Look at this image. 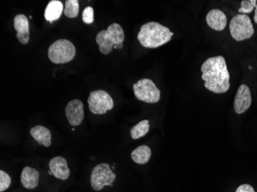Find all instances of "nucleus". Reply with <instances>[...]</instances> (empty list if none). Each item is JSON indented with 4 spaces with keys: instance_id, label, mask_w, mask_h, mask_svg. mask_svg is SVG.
Masks as SVG:
<instances>
[{
    "instance_id": "f257e3e1",
    "label": "nucleus",
    "mask_w": 257,
    "mask_h": 192,
    "mask_svg": "<svg viewBox=\"0 0 257 192\" xmlns=\"http://www.w3.org/2000/svg\"><path fill=\"white\" fill-rule=\"evenodd\" d=\"M202 79L207 90L223 94L230 88V76L223 56L209 58L201 66Z\"/></svg>"
},
{
    "instance_id": "f03ea898",
    "label": "nucleus",
    "mask_w": 257,
    "mask_h": 192,
    "mask_svg": "<svg viewBox=\"0 0 257 192\" xmlns=\"http://www.w3.org/2000/svg\"><path fill=\"white\" fill-rule=\"evenodd\" d=\"M173 36L170 29L157 22H150L141 27L137 39L144 47L156 49L169 43Z\"/></svg>"
},
{
    "instance_id": "7ed1b4c3",
    "label": "nucleus",
    "mask_w": 257,
    "mask_h": 192,
    "mask_svg": "<svg viewBox=\"0 0 257 192\" xmlns=\"http://www.w3.org/2000/svg\"><path fill=\"white\" fill-rule=\"evenodd\" d=\"M125 40L123 30L118 23H112L107 30L97 33L96 42L99 45V50L102 54L108 55L113 49L120 50Z\"/></svg>"
},
{
    "instance_id": "20e7f679",
    "label": "nucleus",
    "mask_w": 257,
    "mask_h": 192,
    "mask_svg": "<svg viewBox=\"0 0 257 192\" xmlns=\"http://www.w3.org/2000/svg\"><path fill=\"white\" fill-rule=\"evenodd\" d=\"M76 56V47L68 40H59L49 48L48 57L54 64L69 63Z\"/></svg>"
},
{
    "instance_id": "39448f33",
    "label": "nucleus",
    "mask_w": 257,
    "mask_h": 192,
    "mask_svg": "<svg viewBox=\"0 0 257 192\" xmlns=\"http://www.w3.org/2000/svg\"><path fill=\"white\" fill-rule=\"evenodd\" d=\"M231 37L237 42L249 40L254 34V28L249 16L239 14L235 16L229 23Z\"/></svg>"
},
{
    "instance_id": "423d86ee",
    "label": "nucleus",
    "mask_w": 257,
    "mask_h": 192,
    "mask_svg": "<svg viewBox=\"0 0 257 192\" xmlns=\"http://www.w3.org/2000/svg\"><path fill=\"white\" fill-rule=\"evenodd\" d=\"M115 178L116 174L112 171L109 164L107 163H101L97 164L91 173V187L96 191H99L105 186L112 187Z\"/></svg>"
},
{
    "instance_id": "0eeeda50",
    "label": "nucleus",
    "mask_w": 257,
    "mask_h": 192,
    "mask_svg": "<svg viewBox=\"0 0 257 192\" xmlns=\"http://www.w3.org/2000/svg\"><path fill=\"white\" fill-rule=\"evenodd\" d=\"M134 95L138 100L147 103H157L160 100V91L151 79H143L134 85Z\"/></svg>"
},
{
    "instance_id": "6e6552de",
    "label": "nucleus",
    "mask_w": 257,
    "mask_h": 192,
    "mask_svg": "<svg viewBox=\"0 0 257 192\" xmlns=\"http://www.w3.org/2000/svg\"><path fill=\"white\" fill-rule=\"evenodd\" d=\"M87 102L89 110L95 115H103L107 111L112 110L114 107V102L110 95L103 90L91 92Z\"/></svg>"
},
{
    "instance_id": "1a4fd4ad",
    "label": "nucleus",
    "mask_w": 257,
    "mask_h": 192,
    "mask_svg": "<svg viewBox=\"0 0 257 192\" xmlns=\"http://www.w3.org/2000/svg\"><path fill=\"white\" fill-rule=\"evenodd\" d=\"M65 112L70 125L73 127L80 125L84 118V106L83 102L79 99L70 101L66 105Z\"/></svg>"
},
{
    "instance_id": "9d476101",
    "label": "nucleus",
    "mask_w": 257,
    "mask_h": 192,
    "mask_svg": "<svg viewBox=\"0 0 257 192\" xmlns=\"http://www.w3.org/2000/svg\"><path fill=\"white\" fill-rule=\"evenodd\" d=\"M252 104V95L249 86L242 84L238 89L234 99V110L236 113L242 114L249 109Z\"/></svg>"
},
{
    "instance_id": "9b49d317",
    "label": "nucleus",
    "mask_w": 257,
    "mask_h": 192,
    "mask_svg": "<svg viewBox=\"0 0 257 192\" xmlns=\"http://www.w3.org/2000/svg\"><path fill=\"white\" fill-rule=\"evenodd\" d=\"M49 167L55 177L61 180H67L70 175V170L68 167L67 161L61 156H56L50 160Z\"/></svg>"
},
{
    "instance_id": "f8f14e48",
    "label": "nucleus",
    "mask_w": 257,
    "mask_h": 192,
    "mask_svg": "<svg viewBox=\"0 0 257 192\" xmlns=\"http://www.w3.org/2000/svg\"><path fill=\"white\" fill-rule=\"evenodd\" d=\"M14 29L17 31V38L23 45L27 44L30 40V23L23 14H19L14 18Z\"/></svg>"
},
{
    "instance_id": "ddd939ff",
    "label": "nucleus",
    "mask_w": 257,
    "mask_h": 192,
    "mask_svg": "<svg viewBox=\"0 0 257 192\" xmlns=\"http://www.w3.org/2000/svg\"><path fill=\"white\" fill-rule=\"evenodd\" d=\"M206 23L210 28L216 31H223L227 24V17L222 10L213 9L208 13L206 17Z\"/></svg>"
},
{
    "instance_id": "4468645a",
    "label": "nucleus",
    "mask_w": 257,
    "mask_h": 192,
    "mask_svg": "<svg viewBox=\"0 0 257 192\" xmlns=\"http://www.w3.org/2000/svg\"><path fill=\"white\" fill-rule=\"evenodd\" d=\"M40 173L33 167L27 166L23 168L21 174V183L27 189H34L38 186Z\"/></svg>"
},
{
    "instance_id": "2eb2a0df",
    "label": "nucleus",
    "mask_w": 257,
    "mask_h": 192,
    "mask_svg": "<svg viewBox=\"0 0 257 192\" xmlns=\"http://www.w3.org/2000/svg\"><path fill=\"white\" fill-rule=\"evenodd\" d=\"M30 135L40 145H44L46 148L51 145V131L46 127L43 125L33 127L30 129Z\"/></svg>"
},
{
    "instance_id": "dca6fc26",
    "label": "nucleus",
    "mask_w": 257,
    "mask_h": 192,
    "mask_svg": "<svg viewBox=\"0 0 257 192\" xmlns=\"http://www.w3.org/2000/svg\"><path fill=\"white\" fill-rule=\"evenodd\" d=\"M63 11L64 9L61 1L51 0L45 10V19L50 23H53V21H56L60 18Z\"/></svg>"
},
{
    "instance_id": "f3484780",
    "label": "nucleus",
    "mask_w": 257,
    "mask_h": 192,
    "mask_svg": "<svg viewBox=\"0 0 257 192\" xmlns=\"http://www.w3.org/2000/svg\"><path fill=\"white\" fill-rule=\"evenodd\" d=\"M151 149L147 145H141L131 153V158L139 164H147L151 158Z\"/></svg>"
},
{
    "instance_id": "a211bd4d",
    "label": "nucleus",
    "mask_w": 257,
    "mask_h": 192,
    "mask_svg": "<svg viewBox=\"0 0 257 192\" xmlns=\"http://www.w3.org/2000/svg\"><path fill=\"white\" fill-rule=\"evenodd\" d=\"M149 130H150V124L148 120H143L131 128V137L133 139H139L145 136L148 133Z\"/></svg>"
},
{
    "instance_id": "6ab92c4d",
    "label": "nucleus",
    "mask_w": 257,
    "mask_h": 192,
    "mask_svg": "<svg viewBox=\"0 0 257 192\" xmlns=\"http://www.w3.org/2000/svg\"><path fill=\"white\" fill-rule=\"evenodd\" d=\"M79 4L78 0H66L64 15L69 19L76 18L79 15Z\"/></svg>"
},
{
    "instance_id": "aec40b11",
    "label": "nucleus",
    "mask_w": 257,
    "mask_h": 192,
    "mask_svg": "<svg viewBox=\"0 0 257 192\" xmlns=\"http://www.w3.org/2000/svg\"><path fill=\"white\" fill-rule=\"evenodd\" d=\"M257 5L256 0H242L241 2L240 8L238 12L239 14H251Z\"/></svg>"
},
{
    "instance_id": "412c9836",
    "label": "nucleus",
    "mask_w": 257,
    "mask_h": 192,
    "mask_svg": "<svg viewBox=\"0 0 257 192\" xmlns=\"http://www.w3.org/2000/svg\"><path fill=\"white\" fill-rule=\"evenodd\" d=\"M12 180L10 176L5 171H0V191L4 192L11 185Z\"/></svg>"
},
{
    "instance_id": "4be33fe9",
    "label": "nucleus",
    "mask_w": 257,
    "mask_h": 192,
    "mask_svg": "<svg viewBox=\"0 0 257 192\" xmlns=\"http://www.w3.org/2000/svg\"><path fill=\"white\" fill-rule=\"evenodd\" d=\"M94 11L91 7H86L83 12V20L86 24H92L93 23Z\"/></svg>"
},
{
    "instance_id": "5701e85b",
    "label": "nucleus",
    "mask_w": 257,
    "mask_h": 192,
    "mask_svg": "<svg viewBox=\"0 0 257 192\" xmlns=\"http://www.w3.org/2000/svg\"><path fill=\"white\" fill-rule=\"evenodd\" d=\"M236 192H255L253 187L250 184H244L239 186L236 189Z\"/></svg>"
},
{
    "instance_id": "b1692460",
    "label": "nucleus",
    "mask_w": 257,
    "mask_h": 192,
    "mask_svg": "<svg viewBox=\"0 0 257 192\" xmlns=\"http://www.w3.org/2000/svg\"><path fill=\"white\" fill-rule=\"evenodd\" d=\"M253 20H254V22H255V23H256V24H257V5L255 8V14H254Z\"/></svg>"
}]
</instances>
